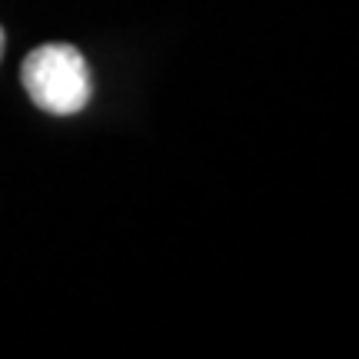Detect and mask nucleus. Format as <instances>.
I'll list each match as a JSON object with an SVG mask.
<instances>
[{
    "mask_svg": "<svg viewBox=\"0 0 359 359\" xmlns=\"http://www.w3.org/2000/svg\"><path fill=\"white\" fill-rule=\"evenodd\" d=\"M27 97L53 116L80 114L93 93V77L74 43H40L20 64Z\"/></svg>",
    "mask_w": 359,
    "mask_h": 359,
    "instance_id": "obj_1",
    "label": "nucleus"
},
{
    "mask_svg": "<svg viewBox=\"0 0 359 359\" xmlns=\"http://www.w3.org/2000/svg\"><path fill=\"white\" fill-rule=\"evenodd\" d=\"M4 40L7 37H4V27H0V57H4Z\"/></svg>",
    "mask_w": 359,
    "mask_h": 359,
    "instance_id": "obj_2",
    "label": "nucleus"
}]
</instances>
